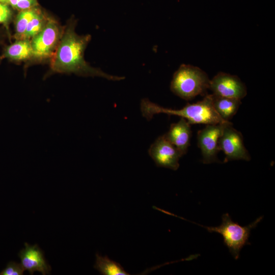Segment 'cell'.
<instances>
[{
	"mask_svg": "<svg viewBox=\"0 0 275 275\" xmlns=\"http://www.w3.org/2000/svg\"><path fill=\"white\" fill-rule=\"evenodd\" d=\"M74 28L75 22H72L61 36L51 62L52 71L85 76H99L112 80L124 79V77L110 75L92 67L85 61L84 52L91 36H79L75 32Z\"/></svg>",
	"mask_w": 275,
	"mask_h": 275,
	"instance_id": "obj_1",
	"label": "cell"
},
{
	"mask_svg": "<svg viewBox=\"0 0 275 275\" xmlns=\"http://www.w3.org/2000/svg\"><path fill=\"white\" fill-rule=\"evenodd\" d=\"M141 110L143 116L148 121L154 115L163 113L183 118L190 125L216 124L230 122L223 120L218 115L213 106L211 94L206 95L201 101L188 104L179 109L165 108L144 98L141 101Z\"/></svg>",
	"mask_w": 275,
	"mask_h": 275,
	"instance_id": "obj_2",
	"label": "cell"
},
{
	"mask_svg": "<svg viewBox=\"0 0 275 275\" xmlns=\"http://www.w3.org/2000/svg\"><path fill=\"white\" fill-rule=\"evenodd\" d=\"M210 80L207 74L200 68L182 64L174 73L170 88L175 94L188 100L204 95L209 89Z\"/></svg>",
	"mask_w": 275,
	"mask_h": 275,
	"instance_id": "obj_3",
	"label": "cell"
},
{
	"mask_svg": "<svg viewBox=\"0 0 275 275\" xmlns=\"http://www.w3.org/2000/svg\"><path fill=\"white\" fill-rule=\"evenodd\" d=\"M263 216H260L255 221L245 226H242L238 223L234 222L229 213L222 216V223L218 226L206 227L197 224L209 232H216L223 237L224 243L228 248L233 257L237 260L240 252L242 248L250 244L249 237L252 229L255 228L261 221Z\"/></svg>",
	"mask_w": 275,
	"mask_h": 275,
	"instance_id": "obj_4",
	"label": "cell"
},
{
	"mask_svg": "<svg viewBox=\"0 0 275 275\" xmlns=\"http://www.w3.org/2000/svg\"><path fill=\"white\" fill-rule=\"evenodd\" d=\"M61 37L57 22L48 19L42 30L30 40L34 58L43 59L49 57L56 49Z\"/></svg>",
	"mask_w": 275,
	"mask_h": 275,
	"instance_id": "obj_5",
	"label": "cell"
},
{
	"mask_svg": "<svg viewBox=\"0 0 275 275\" xmlns=\"http://www.w3.org/2000/svg\"><path fill=\"white\" fill-rule=\"evenodd\" d=\"M218 145L219 151H223L225 154L224 162L234 160H251V156L243 144L242 134L233 127L232 123L224 128Z\"/></svg>",
	"mask_w": 275,
	"mask_h": 275,
	"instance_id": "obj_6",
	"label": "cell"
},
{
	"mask_svg": "<svg viewBox=\"0 0 275 275\" xmlns=\"http://www.w3.org/2000/svg\"><path fill=\"white\" fill-rule=\"evenodd\" d=\"M230 122L216 124H209L198 131V145L202 155V162L205 164L217 162V155L219 151L218 140L225 127Z\"/></svg>",
	"mask_w": 275,
	"mask_h": 275,
	"instance_id": "obj_7",
	"label": "cell"
},
{
	"mask_svg": "<svg viewBox=\"0 0 275 275\" xmlns=\"http://www.w3.org/2000/svg\"><path fill=\"white\" fill-rule=\"evenodd\" d=\"M209 89L215 95L239 100L247 94L245 84L237 76L222 72L210 80Z\"/></svg>",
	"mask_w": 275,
	"mask_h": 275,
	"instance_id": "obj_8",
	"label": "cell"
},
{
	"mask_svg": "<svg viewBox=\"0 0 275 275\" xmlns=\"http://www.w3.org/2000/svg\"><path fill=\"white\" fill-rule=\"evenodd\" d=\"M148 153L157 167L174 171L179 167V160L182 155L163 135L151 145Z\"/></svg>",
	"mask_w": 275,
	"mask_h": 275,
	"instance_id": "obj_9",
	"label": "cell"
},
{
	"mask_svg": "<svg viewBox=\"0 0 275 275\" xmlns=\"http://www.w3.org/2000/svg\"><path fill=\"white\" fill-rule=\"evenodd\" d=\"M24 246L25 248L18 253L21 264L24 270H28L31 274H33L35 271H39L43 275L49 274L51 267L46 262L43 251L38 245H31L25 242Z\"/></svg>",
	"mask_w": 275,
	"mask_h": 275,
	"instance_id": "obj_10",
	"label": "cell"
},
{
	"mask_svg": "<svg viewBox=\"0 0 275 275\" xmlns=\"http://www.w3.org/2000/svg\"><path fill=\"white\" fill-rule=\"evenodd\" d=\"M165 138L174 145L182 156L185 154L190 145L191 136L190 124L183 118L171 125Z\"/></svg>",
	"mask_w": 275,
	"mask_h": 275,
	"instance_id": "obj_11",
	"label": "cell"
},
{
	"mask_svg": "<svg viewBox=\"0 0 275 275\" xmlns=\"http://www.w3.org/2000/svg\"><path fill=\"white\" fill-rule=\"evenodd\" d=\"M213 106L220 117L225 121H229L236 114L241 100L211 94Z\"/></svg>",
	"mask_w": 275,
	"mask_h": 275,
	"instance_id": "obj_12",
	"label": "cell"
},
{
	"mask_svg": "<svg viewBox=\"0 0 275 275\" xmlns=\"http://www.w3.org/2000/svg\"><path fill=\"white\" fill-rule=\"evenodd\" d=\"M5 57L13 61H24L34 58L31 40H17L7 46L4 51Z\"/></svg>",
	"mask_w": 275,
	"mask_h": 275,
	"instance_id": "obj_13",
	"label": "cell"
},
{
	"mask_svg": "<svg viewBox=\"0 0 275 275\" xmlns=\"http://www.w3.org/2000/svg\"><path fill=\"white\" fill-rule=\"evenodd\" d=\"M94 268L103 275H128L122 266L118 263L112 260L107 256L96 254V262Z\"/></svg>",
	"mask_w": 275,
	"mask_h": 275,
	"instance_id": "obj_14",
	"label": "cell"
},
{
	"mask_svg": "<svg viewBox=\"0 0 275 275\" xmlns=\"http://www.w3.org/2000/svg\"><path fill=\"white\" fill-rule=\"evenodd\" d=\"M47 19L38 10L29 23L20 40H31L38 34L45 26Z\"/></svg>",
	"mask_w": 275,
	"mask_h": 275,
	"instance_id": "obj_15",
	"label": "cell"
},
{
	"mask_svg": "<svg viewBox=\"0 0 275 275\" xmlns=\"http://www.w3.org/2000/svg\"><path fill=\"white\" fill-rule=\"evenodd\" d=\"M38 10V9L34 8L21 11L17 15L15 19V34L14 35L17 40L21 39L29 23Z\"/></svg>",
	"mask_w": 275,
	"mask_h": 275,
	"instance_id": "obj_16",
	"label": "cell"
},
{
	"mask_svg": "<svg viewBox=\"0 0 275 275\" xmlns=\"http://www.w3.org/2000/svg\"><path fill=\"white\" fill-rule=\"evenodd\" d=\"M9 5L20 11L35 8L38 5L37 0H9Z\"/></svg>",
	"mask_w": 275,
	"mask_h": 275,
	"instance_id": "obj_17",
	"label": "cell"
},
{
	"mask_svg": "<svg viewBox=\"0 0 275 275\" xmlns=\"http://www.w3.org/2000/svg\"><path fill=\"white\" fill-rule=\"evenodd\" d=\"M24 269L21 263L9 262L6 267L0 272V275H22Z\"/></svg>",
	"mask_w": 275,
	"mask_h": 275,
	"instance_id": "obj_18",
	"label": "cell"
},
{
	"mask_svg": "<svg viewBox=\"0 0 275 275\" xmlns=\"http://www.w3.org/2000/svg\"><path fill=\"white\" fill-rule=\"evenodd\" d=\"M12 15L8 5L0 4V24L7 25L11 20Z\"/></svg>",
	"mask_w": 275,
	"mask_h": 275,
	"instance_id": "obj_19",
	"label": "cell"
},
{
	"mask_svg": "<svg viewBox=\"0 0 275 275\" xmlns=\"http://www.w3.org/2000/svg\"><path fill=\"white\" fill-rule=\"evenodd\" d=\"M0 4L9 5V0H0Z\"/></svg>",
	"mask_w": 275,
	"mask_h": 275,
	"instance_id": "obj_20",
	"label": "cell"
},
{
	"mask_svg": "<svg viewBox=\"0 0 275 275\" xmlns=\"http://www.w3.org/2000/svg\"><path fill=\"white\" fill-rule=\"evenodd\" d=\"M0 60H1V58H0Z\"/></svg>",
	"mask_w": 275,
	"mask_h": 275,
	"instance_id": "obj_21",
	"label": "cell"
}]
</instances>
